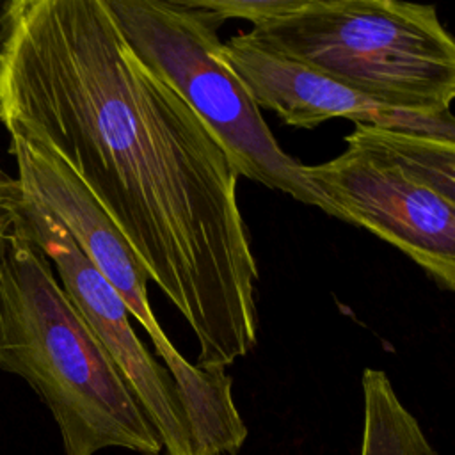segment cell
<instances>
[{
  "label": "cell",
  "mask_w": 455,
  "mask_h": 455,
  "mask_svg": "<svg viewBox=\"0 0 455 455\" xmlns=\"http://www.w3.org/2000/svg\"><path fill=\"white\" fill-rule=\"evenodd\" d=\"M0 370L39 395L59 427L64 455L105 448L162 455L117 366L14 217L0 256Z\"/></svg>",
  "instance_id": "cell-2"
},
{
  "label": "cell",
  "mask_w": 455,
  "mask_h": 455,
  "mask_svg": "<svg viewBox=\"0 0 455 455\" xmlns=\"http://www.w3.org/2000/svg\"><path fill=\"white\" fill-rule=\"evenodd\" d=\"M14 219L50 261L66 297L103 345L155 428L167 455H194L169 371L135 334L128 307L107 279L39 203L21 194Z\"/></svg>",
  "instance_id": "cell-6"
},
{
  "label": "cell",
  "mask_w": 455,
  "mask_h": 455,
  "mask_svg": "<svg viewBox=\"0 0 455 455\" xmlns=\"http://www.w3.org/2000/svg\"><path fill=\"white\" fill-rule=\"evenodd\" d=\"M12 217L11 213H2L0 212V256H2V251H4V245H5V240H7V235H9V229L12 226Z\"/></svg>",
  "instance_id": "cell-12"
},
{
  "label": "cell",
  "mask_w": 455,
  "mask_h": 455,
  "mask_svg": "<svg viewBox=\"0 0 455 455\" xmlns=\"http://www.w3.org/2000/svg\"><path fill=\"white\" fill-rule=\"evenodd\" d=\"M9 7H11V0H0V37L4 34V27L9 16Z\"/></svg>",
  "instance_id": "cell-13"
},
{
  "label": "cell",
  "mask_w": 455,
  "mask_h": 455,
  "mask_svg": "<svg viewBox=\"0 0 455 455\" xmlns=\"http://www.w3.org/2000/svg\"><path fill=\"white\" fill-rule=\"evenodd\" d=\"M242 37L391 103L451 110L455 43L437 9L400 0H299Z\"/></svg>",
  "instance_id": "cell-3"
},
{
  "label": "cell",
  "mask_w": 455,
  "mask_h": 455,
  "mask_svg": "<svg viewBox=\"0 0 455 455\" xmlns=\"http://www.w3.org/2000/svg\"><path fill=\"white\" fill-rule=\"evenodd\" d=\"M135 57L197 116L238 176L320 208L304 164L281 149L240 76L224 60L220 23L194 0H107Z\"/></svg>",
  "instance_id": "cell-5"
},
{
  "label": "cell",
  "mask_w": 455,
  "mask_h": 455,
  "mask_svg": "<svg viewBox=\"0 0 455 455\" xmlns=\"http://www.w3.org/2000/svg\"><path fill=\"white\" fill-rule=\"evenodd\" d=\"M9 153L16 164L20 192L46 208L75 243L117 291L130 315L151 338L169 371L174 389L188 384L199 371L188 363L160 327L148 295V274L73 169L44 142L12 132Z\"/></svg>",
  "instance_id": "cell-7"
},
{
  "label": "cell",
  "mask_w": 455,
  "mask_h": 455,
  "mask_svg": "<svg viewBox=\"0 0 455 455\" xmlns=\"http://www.w3.org/2000/svg\"><path fill=\"white\" fill-rule=\"evenodd\" d=\"M0 121L82 180L192 329L203 370L258 341V267L238 172L188 105L130 50L107 0H11Z\"/></svg>",
  "instance_id": "cell-1"
},
{
  "label": "cell",
  "mask_w": 455,
  "mask_h": 455,
  "mask_svg": "<svg viewBox=\"0 0 455 455\" xmlns=\"http://www.w3.org/2000/svg\"><path fill=\"white\" fill-rule=\"evenodd\" d=\"M345 151L304 165L331 215L402 251L455 288V140L355 124Z\"/></svg>",
  "instance_id": "cell-4"
},
{
  "label": "cell",
  "mask_w": 455,
  "mask_h": 455,
  "mask_svg": "<svg viewBox=\"0 0 455 455\" xmlns=\"http://www.w3.org/2000/svg\"><path fill=\"white\" fill-rule=\"evenodd\" d=\"M222 55L245 84L258 108L272 110L284 124L313 130L329 119L345 117L355 124L455 140L451 110L391 103L315 68L261 50L247 43L242 34L222 43Z\"/></svg>",
  "instance_id": "cell-8"
},
{
  "label": "cell",
  "mask_w": 455,
  "mask_h": 455,
  "mask_svg": "<svg viewBox=\"0 0 455 455\" xmlns=\"http://www.w3.org/2000/svg\"><path fill=\"white\" fill-rule=\"evenodd\" d=\"M359 455H437L419 421L398 398L382 370L364 368Z\"/></svg>",
  "instance_id": "cell-9"
},
{
  "label": "cell",
  "mask_w": 455,
  "mask_h": 455,
  "mask_svg": "<svg viewBox=\"0 0 455 455\" xmlns=\"http://www.w3.org/2000/svg\"><path fill=\"white\" fill-rule=\"evenodd\" d=\"M20 199H21V192H20L16 176H11L0 165V212L14 215V210L18 208Z\"/></svg>",
  "instance_id": "cell-11"
},
{
  "label": "cell",
  "mask_w": 455,
  "mask_h": 455,
  "mask_svg": "<svg viewBox=\"0 0 455 455\" xmlns=\"http://www.w3.org/2000/svg\"><path fill=\"white\" fill-rule=\"evenodd\" d=\"M201 9L208 11L220 25L226 20L238 18L252 25L263 23L281 12L293 9L299 0H194Z\"/></svg>",
  "instance_id": "cell-10"
}]
</instances>
